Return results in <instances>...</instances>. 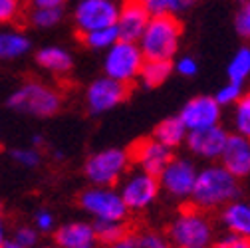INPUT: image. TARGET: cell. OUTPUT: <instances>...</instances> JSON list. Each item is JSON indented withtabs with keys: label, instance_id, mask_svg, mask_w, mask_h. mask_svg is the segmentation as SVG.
Instances as JSON below:
<instances>
[{
	"label": "cell",
	"instance_id": "1",
	"mask_svg": "<svg viewBox=\"0 0 250 248\" xmlns=\"http://www.w3.org/2000/svg\"><path fill=\"white\" fill-rule=\"evenodd\" d=\"M240 179L230 175L223 165H207L197 171L195 187L191 193L199 208H216L240 197Z\"/></svg>",
	"mask_w": 250,
	"mask_h": 248
},
{
	"label": "cell",
	"instance_id": "2",
	"mask_svg": "<svg viewBox=\"0 0 250 248\" xmlns=\"http://www.w3.org/2000/svg\"><path fill=\"white\" fill-rule=\"evenodd\" d=\"M181 22L175 14H155L149 18L137 46L145 60H167L171 62L181 44Z\"/></svg>",
	"mask_w": 250,
	"mask_h": 248
},
{
	"label": "cell",
	"instance_id": "3",
	"mask_svg": "<svg viewBox=\"0 0 250 248\" xmlns=\"http://www.w3.org/2000/svg\"><path fill=\"white\" fill-rule=\"evenodd\" d=\"M6 105L18 113L34 115V117H50L60 111L62 98L50 85H44L40 82H26L8 96Z\"/></svg>",
	"mask_w": 250,
	"mask_h": 248
},
{
	"label": "cell",
	"instance_id": "4",
	"mask_svg": "<svg viewBox=\"0 0 250 248\" xmlns=\"http://www.w3.org/2000/svg\"><path fill=\"white\" fill-rule=\"evenodd\" d=\"M129 153L119 147L102 149L87 157L83 173L93 187H115L129 169Z\"/></svg>",
	"mask_w": 250,
	"mask_h": 248
},
{
	"label": "cell",
	"instance_id": "5",
	"mask_svg": "<svg viewBox=\"0 0 250 248\" xmlns=\"http://www.w3.org/2000/svg\"><path fill=\"white\" fill-rule=\"evenodd\" d=\"M143 54L137 46V42L117 40L113 46L105 50L104 60V72L109 80H115L123 85H129L139 78L141 66H143Z\"/></svg>",
	"mask_w": 250,
	"mask_h": 248
},
{
	"label": "cell",
	"instance_id": "6",
	"mask_svg": "<svg viewBox=\"0 0 250 248\" xmlns=\"http://www.w3.org/2000/svg\"><path fill=\"white\" fill-rule=\"evenodd\" d=\"M214 238V228L208 216L197 208L183 210L169 227V240L177 246L208 248Z\"/></svg>",
	"mask_w": 250,
	"mask_h": 248
},
{
	"label": "cell",
	"instance_id": "7",
	"mask_svg": "<svg viewBox=\"0 0 250 248\" xmlns=\"http://www.w3.org/2000/svg\"><path fill=\"white\" fill-rule=\"evenodd\" d=\"M80 205L93 221L123 223L129 212L115 187H93L91 185L80 195Z\"/></svg>",
	"mask_w": 250,
	"mask_h": 248
},
{
	"label": "cell",
	"instance_id": "8",
	"mask_svg": "<svg viewBox=\"0 0 250 248\" xmlns=\"http://www.w3.org/2000/svg\"><path fill=\"white\" fill-rule=\"evenodd\" d=\"M117 191H119V197H121L125 208L139 212V210H145L147 207H151L155 203V199L159 197L161 187H159L157 177L147 175V173L137 169L123 179L121 187Z\"/></svg>",
	"mask_w": 250,
	"mask_h": 248
},
{
	"label": "cell",
	"instance_id": "9",
	"mask_svg": "<svg viewBox=\"0 0 250 248\" xmlns=\"http://www.w3.org/2000/svg\"><path fill=\"white\" fill-rule=\"evenodd\" d=\"M197 165L185 157H171V161L161 171L159 187L173 199H191L195 179H197Z\"/></svg>",
	"mask_w": 250,
	"mask_h": 248
},
{
	"label": "cell",
	"instance_id": "10",
	"mask_svg": "<svg viewBox=\"0 0 250 248\" xmlns=\"http://www.w3.org/2000/svg\"><path fill=\"white\" fill-rule=\"evenodd\" d=\"M119 4L115 0H80L74 8V22L82 34L115 24Z\"/></svg>",
	"mask_w": 250,
	"mask_h": 248
},
{
	"label": "cell",
	"instance_id": "11",
	"mask_svg": "<svg viewBox=\"0 0 250 248\" xmlns=\"http://www.w3.org/2000/svg\"><path fill=\"white\" fill-rule=\"evenodd\" d=\"M177 117L185 125L187 133L189 131H199V129L221 125L223 107L214 102L212 96H197V98L189 100L181 107Z\"/></svg>",
	"mask_w": 250,
	"mask_h": 248
},
{
	"label": "cell",
	"instance_id": "12",
	"mask_svg": "<svg viewBox=\"0 0 250 248\" xmlns=\"http://www.w3.org/2000/svg\"><path fill=\"white\" fill-rule=\"evenodd\" d=\"M125 98H127V85L109 80L107 76L93 80L85 91V103L93 115L111 111L121 102H125Z\"/></svg>",
	"mask_w": 250,
	"mask_h": 248
},
{
	"label": "cell",
	"instance_id": "13",
	"mask_svg": "<svg viewBox=\"0 0 250 248\" xmlns=\"http://www.w3.org/2000/svg\"><path fill=\"white\" fill-rule=\"evenodd\" d=\"M127 153H129V159L137 165L139 171L153 175V177H159L161 171L165 169V165L173 157V151L167 149L165 145H161L159 141H155L153 137L137 141L133 145V149Z\"/></svg>",
	"mask_w": 250,
	"mask_h": 248
},
{
	"label": "cell",
	"instance_id": "14",
	"mask_svg": "<svg viewBox=\"0 0 250 248\" xmlns=\"http://www.w3.org/2000/svg\"><path fill=\"white\" fill-rule=\"evenodd\" d=\"M227 139H229V131L221 125H214V127H207L199 131H189L185 143L197 157L207 159V161H216L225 149Z\"/></svg>",
	"mask_w": 250,
	"mask_h": 248
},
{
	"label": "cell",
	"instance_id": "15",
	"mask_svg": "<svg viewBox=\"0 0 250 248\" xmlns=\"http://www.w3.org/2000/svg\"><path fill=\"white\" fill-rule=\"evenodd\" d=\"M151 14L137 2V0H127L123 6H119L117 18H115V30L119 40L127 42H137L139 36L143 34V30L149 22Z\"/></svg>",
	"mask_w": 250,
	"mask_h": 248
},
{
	"label": "cell",
	"instance_id": "16",
	"mask_svg": "<svg viewBox=\"0 0 250 248\" xmlns=\"http://www.w3.org/2000/svg\"><path fill=\"white\" fill-rule=\"evenodd\" d=\"M221 165L234 175L236 179H244L250 175V141L244 135H229L225 149L221 153Z\"/></svg>",
	"mask_w": 250,
	"mask_h": 248
},
{
	"label": "cell",
	"instance_id": "17",
	"mask_svg": "<svg viewBox=\"0 0 250 248\" xmlns=\"http://www.w3.org/2000/svg\"><path fill=\"white\" fill-rule=\"evenodd\" d=\"M56 248H87L96 246V232L89 223L72 221L56 228L54 232Z\"/></svg>",
	"mask_w": 250,
	"mask_h": 248
},
{
	"label": "cell",
	"instance_id": "18",
	"mask_svg": "<svg viewBox=\"0 0 250 248\" xmlns=\"http://www.w3.org/2000/svg\"><path fill=\"white\" fill-rule=\"evenodd\" d=\"M221 221L229 232L248 236L250 234V207H248V203L238 201V199L227 203L221 212Z\"/></svg>",
	"mask_w": 250,
	"mask_h": 248
},
{
	"label": "cell",
	"instance_id": "19",
	"mask_svg": "<svg viewBox=\"0 0 250 248\" xmlns=\"http://www.w3.org/2000/svg\"><path fill=\"white\" fill-rule=\"evenodd\" d=\"M36 64L50 72V74H58V76H64L72 70L74 66V60L70 56L68 50L60 48V46H46L42 50L36 52Z\"/></svg>",
	"mask_w": 250,
	"mask_h": 248
},
{
	"label": "cell",
	"instance_id": "20",
	"mask_svg": "<svg viewBox=\"0 0 250 248\" xmlns=\"http://www.w3.org/2000/svg\"><path fill=\"white\" fill-rule=\"evenodd\" d=\"M153 139L159 141L161 145H165L167 149H177L179 145L185 143L187 139V129L181 123V119L175 115V117H167L163 121H159V125L155 127V133H153Z\"/></svg>",
	"mask_w": 250,
	"mask_h": 248
},
{
	"label": "cell",
	"instance_id": "21",
	"mask_svg": "<svg viewBox=\"0 0 250 248\" xmlns=\"http://www.w3.org/2000/svg\"><path fill=\"white\" fill-rule=\"evenodd\" d=\"M30 38L18 30L0 32V60H16L30 52Z\"/></svg>",
	"mask_w": 250,
	"mask_h": 248
},
{
	"label": "cell",
	"instance_id": "22",
	"mask_svg": "<svg viewBox=\"0 0 250 248\" xmlns=\"http://www.w3.org/2000/svg\"><path fill=\"white\" fill-rule=\"evenodd\" d=\"M171 74H173V62L145 60L141 66V72H139V80L145 87H159L161 83H165L169 80Z\"/></svg>",
	"mask_w": 250,
	"mask_h": 248
},
{
	"label": "cell",
	"instance_id": "23",
	"mask_svg": "<svg viewBox=\"0 0 250 248\" xmlns=\"http://www.w3.org/2000/svg\"><path fill=\"white\" fill-rule=\"evenodd\" d=\"M227 76L229 82H236V83H244L250 76V48L248 46H240L234 56L230 58L229 66H227Z\"/></svg>",
	"mask_w": 250,
	"mask_h": 248
},
{
	"label": "cell",
	"instance_id": "24",
	"mask_svg": "<svg viewBox=\"0 0 250 248\" xmlns=\"http://www.w3.org/2000/svg\"><path fill=\"white\" fill-rule=\"evenodd\" d=\"M82 40L89 50H107L119 40V36L115 26H107V28H100V30H93V32L82 34Z\"/></svg>",
	"mask_w": 250,
	"mask_h": 248
},
{
	"label": "cell",
	"instance_id": "25",
	"mask_svg": "<svg viewBox=\"0 0 250 248\" xmlns=\"http://www.w3.org/2000/svg\"><path fill=\"white\" fill-rule=\"evenodd\" d=\"M93 232H96V242L98 244H105L109 246L111 242H115L121 234L127 232L123 223H109V221H96L91 225Z\"/></svg>",
	"mask_w": 250,
	"mask_h": 248
},
{
	"label": "cell",
	"instance_id": "26",
	"mask_svg": "<svg viewBox=\"0 0 250 248\" xmlns=\"http://www.w3.org/2000/svg\"><path fill=\"white\" fill-rule=\"evenodd\" d=\"M232 127H234V131L238 135H244V137L250 135V98L246 94L234 103Z\"/></svg>",
	"mask_w": 250,
	"mask_h": 248
},
{
	"label": "cell",
	"instance_id": "27",
	"mask_svg": "<svg viewBox=\"0 0 250 248\" xmlns=\"http://www.w3.org/2000/svg\"><path fill=\"white\" fill-rule=\"evenodd\" d=\"M244 83H236V82H227L223 87H218V91L212 96L214 102L221 105V107H227V105H234L242 96H244Z\"/></svg>",
	"mask_w": 250,
	"mask_h": 248
},
{
	"label": "cell",
	"instance_id": "28",
	"mask_svg": "<svg viewBox=\"0 0 250 248\" xmlns=\"http://www.w3.org/2000/svg\"><path fill=\"white\" fill-rule=\"evenodd\" d=\"M234 30H236V34L240 38L250 36V0H236Z\"/></svg>",
	"mask_w": 250,
	"mask_h": 248
},
{
	"label": "cell",
	"instance_id": "29",
	"mask_svg": "<svg viewBox=\"0 0 250 248\" xmlns=\"http://www.w3.org/2000/svg\"><path fill=\"white\" fill-rule=\"evenodd\" d=\"M10 157L14 163H18L20 167H26V169H32V167H38L40 165V153L38 149L34 147H16L10 151Z\"/></svg>",
	"mask_w": 250,
	"mask_h": 248
},
{
	"label": "cell",
	"instance_id": "30",
	"mask_svg": "<svg viewBox=\"0 0 250 248\" xmlns=\"http://www.w3.org/2000/svg\"><path fill=\"white\" fill-rule=\"evenodd\" d=\"M62 10L56 8H34L32 14H30V20L36 28H52L62 20Z\"/></svg>",
	"mask_w": 250,
	"mask_h": 248
},
{
	"label": "cell",
	"instance_id": "31",
	"mask_svg": "<svg viewBox=\"0 0 250 248\" xmlns=\"http://www.w3.org/2000/svg\"><path fill=\"white\" fill-rule=\"evenodd\" d=\"M38 234L40 232L34 227H20V228H16L12 240L16 244H20L22 248H34V246H38Z\"/></svg>",
	"mask_w": 250,
	"mask_h": 248
},
{
	"label": "cell",
	"instance_id": "32",
	"mask_svg": "<svg viewBox=\"0 0 250 248\" xmlns=\"http://www.w3.org/2000/svg\"><path fill=\"white\" fill-rule=\"evenodd\" d=\"M173 70H177V74L183 76V78H193V76H197V72H199V64H197L195 58L183 56V58H179L175 64H173Z\"/></svg>",
	"mask_w": 250,
	"mask_h": 248
},
{
	"label": "cell",
	"instance_id": "33",
	"mask_svg": "<svg viewBox=\"0 0 250 248\" xmlns=\"http://www.w3.org/2000/svg\"><path fill=\"white\" fill-rule=\"evenodd\" d=\"M20 14V0H0V24L12 22Z\"/></svg>",
	"mask_w": 250,
	"mask_h": 248
},
{
	"label": "cell",
	"instance_id": "34",
	"mask_svg": "<svg viewBox=\"0 0 250 248\" xmlns=\"http://www.w3.org/2000/svg\"><path fill=\"white\" fill-rule=\"evenodd\" d=\"M54 225H56V219H54V214L50 210L42 208V210H38L34 214V228L38 232H52Z\"/></svg>",
	"mask_w": 250,
	"mask_h": 248
},
{
	"label": "cell",
	"instance_id": "35",
	"mask_svg": "<svg viewBox=\"0 0 250 248\" xmlns=\"http://www.w3.org/2000/svg\"><path fill=\"white\" fill-rule=\"evenodd\" d=\"M139 248H171V244L157 232H145L139 236Z\"/></svg>",
	"mask_w": 250,
	"mask_h": 248
},
{
	"label": "cell",
	"instance_id": "36",
	"mask_svg": "<svg viewBox=\"0 0 250 248\" xmlns=\"http://www.w3.org/2000/svg\"><path fill=\"white\" fill-rule=\"evenodd\" d=\"M216 248H250V242H248V236L229 232L225 238L216 242Z\"/></svg>",
	"mask_w": 250,
	"mask_h": 248
},
{
	"label": "cell",
	"instance_id": "37",
	"mask_svg": "<svg viewBox=\"0 0 250 248\" xmlns=\"http://www.w3.org/2000/svg\"><path fill=\"white\" fill-rule=\"evenodd\" d=\"M197 4V0H167V12L169 14H183L191 10Z\"/></svg>",
	"mask_w": 250,
	"mask_h": 248
},
{
	"label": "cell",
	"instance_id": "38",
	"mask_svg": "<svg viewBox=\"0 0 250 248\" xmlns=\"http://www.w3.org/2000/svg\"><path fill=\"white\" fill-rule=\"evenodd\" d=\"M107 248H139V236L131 234V232H125L115 242H111Z\"/></svg>",
	"mask_w": 250,
	"mask_h": 248
},
{
	"label": "cell",
	"instance_id": "39",
	"mask_svg": "<svg viewBox=\"0 0 250 248\" xmlns=\"http://www.w3.org/2000/svg\"><path fill=\"white\" fill-rule=\"evenodd\" d=\"M137 2L151 14H165L167 12V0H137Z\"/></svg>",
	"mask_w": 250,
	"mask_h": 248
},
{
	"label": "cell",
	"instance_id": "40",
	"mask_svg": "<svg viewBox=\"0 0 250 248\" xmlns=\"http://www.w3.org/2000/svg\"><path fill=\"white\" fill-rule=\"evenodd\" d=\"M68 0H32L34 8H56V10H62L66 6Z\"/></svg>",
	"mask_w": 250,
	"mask_h": 248
},
{
	"label": "cell",
	"instance_id": "41",
	"mask_svg": "<svg viewBox=\"0 0 250 248\" xmlns=\"http://www.w3.org/2000/svg\"><path fill=\"white\" fill-rule=\"evenodd\" d=\"M6 223H4V219H2V214H0V246H2L4 242H6Z\"/></svg>",
	"mask_w": 250,
	"mask_h": 248
},
{
	"label": "cell",
	"instance_id": "42",
	"mask_svg": "<svg viewBox=\"0 0 250 248\" xmlns=\"http://www.w3.org/2000/svg\"><path fill=\"white\" fill-rule=\"evenodd\" d=\"M0 248H22V246H20V244H16L12 238H6V242H4L2 246H0Z\"/></svg>",
	"mask_w": 250,
	"mask_h": 248
},
{
	"label": "cell",
	"instance_id": "43",
	"mask_svg": "<svg viewBox=\"0 0 250 248\" xmlns=\"http://www.w3.org/2000/svg\"><path fill=\"white\" fill-rule=\"evenodd\" d=\"M42 141H44V137H42V135H34V137H32V143H34L36 147H38V145H42Z\"/></svg>",
	"mask_w": 250,
	"mask_h": 248
},
{
	"label": "cell",
	"instance_id": "44",
	"mask_svg": "<svg viewBox=\"0 0 250 248\" xmlns=\"http://www.w3.org/2000/svg\"><path fill=\"white\" fill-rule=\"evenodd\" d=\"M54 155H56V157H58V161H60V159H62V157H64V153H62V151H56V153H54Z\"/></svg>",
	"mask_w": 250,
	"mask_h": 248
},
{
	"label": "cell",
	"instance_id": "45",
	"mask_svg": "<svg viewBox=\"0 0 250 248\" xmlns=\"http://www.w3.org/2000/svg\"><path fill=\"white\" fill-rule=\"evenodd\" d=\"M34 248H56V246H34Z\"/></svg>",
	"mask_w": 250,
	"mask_h": 248
},
{
	"label": "cell",
	"instance_id": "46",
	"mask_svg": "<svg viewBox=\"0 0 250 248\" xmlns=\"http://www.w3.org/2000/svg\"><path fill=\"white\" fill-rule=\"evenodd\" d=\"M177 248H193V246H177Z\"/></svg>",
	"mask_w": 250,
	"mask_h": 248
},
{
	"label": "cell",
	"instance_id": "47",
	"mask_svg": "<svg viewBox=\"0 0 250 248\" xmlns=\"http://www.w3.org/2000/svg\"><path fill=\"white\" fill-rule=\"evenodd\" d=\"M87 248H98V244H96V246H87Z\"/></svg>",
	"mask_w": 250,
	"mask_h": 248
},
{
	"label": "cell",
	"instance_id": "48",
	"mask_svg": "<svg viewBox=\"0 0 250 248\" xmlns=\"http://www.w3.org/2000/svg\"><path fill=\"white\" fill-rule=\"evenodd\" d=\"M0 208H2V205H0Z\"/></svg>",
	"mask_w": 250,
	"mask_h": 248
},
{
	"label": "cell",
	"instance_id": "49",
	"mask_svg": "<svg viewBox=\"0 0 250 248\" xmlns=\"http://www.w3.org/2000/svg\"><path fill=\"white\" fill-rule=\"evenodd\" d=\"M212 248H216V246H212Z\"/></svg>",
	"mask_w": 250,
	"mask_h": 248
}]
</instances>
